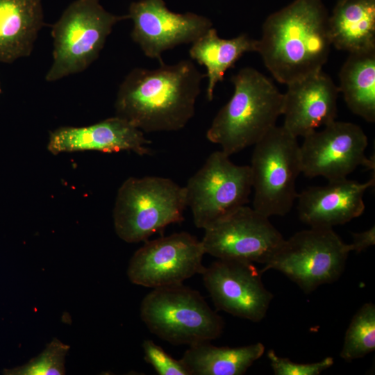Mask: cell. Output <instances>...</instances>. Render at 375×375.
Here are the masks:
<instances>
[{
  "label": "cell",
  "instance_id": "6da1fadb",
  "mask_svg": "<svg viewBox=\"0 0 375 375\" xmlns=\"http://www.w3.org/2000/svg\"><path fill=\"white\" fill-rule=\"evenodd\" d=\"M205 76L188 59L153 69L134 68L119 87L115 115L143 133L181 130L194 115Z\"/></svg>",
  "mask_w": 375,
  "mask_h": 375
},
{
  "label": "cell",
  "instance_id": "7a4b0ae2",
  "mask_svg": "<svg viewBox=\"0 0 375 375\" xmlns=\"http://www.w3.org/2000/svg\"><path fill=\"white\" fill-rule=\"evenodd\" d=\"M328 19L322 0H295L266 19L256 52L278 82L322 70L332 46Z\"/></svg>",
  "mask_w": 375,
  "mask_h": 375
},
{
  "label": "cell",
  "instance_id": "3957f363",
  "mask_svg": "<svg viewBox=\"0 0 375 375\" xmlns=\"http://www.w3.org/2000/svg\"><path fill=\"white\" fill-rule=\"evenodd\" d=\"M231 81L233 94L206 132V138L229 156L254 145L276 126L283 99V93L252 67L241 69Z\"/></svg>",
  "mask_w": 375,
  "mask_h": 375
},
{
  "label": "cell",
  "instance_id": "277c9868",
  "mask_svg": "<svg viewBox=\"0 0 375 375\" xmlns=\"http://www.w3.org/2000/svg\"><path fill=\"white\" fill-rule=\"evenodd\" d=\"M185 188L170 178L130 177L119 187L113 208L116 234L128 243L145 242L169 224L183 221Z\"/></svg>",
  "mask_w": 375,
  "mask_h": 375
},
{
  "label": "cell",
  "instance_id": "5b68a950",
  "mask_svg": "<svg viewBox=\"0 0 375 375\" xmlns=\"http://www.w3.org/2000/svg\"><path fill=\"white\" fill-rule=\"evenodd\" d=\"M140 317L153 334L174 345L210 342L224 326L201 294L183 283L152 289L141 302Z\"/></svg>",
  "mask_w": 375,
  "mask_h": 375
},
{
  "label": "cell",
  "instance_id": "8992f818",
  "mask_svg": "<svg viewBox=\"0 0 375 375\" xmlns=\"http://www.w3.org/2000/svg\"><path fill=\"white\" fill-rule=\"evenodd\" d=\"M128 19L108 12L99 0H76L52 26L53 61L46 74L54 82L85 70L99 57L113 26Z\"/></svg>",
  "mask_w": 375,
  "mask_h": 375
},
{
  "label": "cell",
  "instance_id": "52a82bcc",
  "mask_svg": "<svg viewBox=\"0 0 375 375\" xmlns=\"http://www.w3.org/2000/svg\"><path fill=\"white\" fill-rule=\"evenodd\" d=\"M297 138L275 126L254 144L251 165L253 208L265 216H284L298 194L296 180L301 173Z\"/></svg>",
  "mask_w": 375,
  "mask_h": 375
},
{
  "label": "cell",
  "instance_id": "ba28073f",
  "mask_svg": "<svg viewBox=\"0 0 375 375\" xmlns=\"http://www.w3.org/2000/svg\"><path fill=\"white\" fill-rule=\"evenodd\" d=\"M351 252L333 228H312L284 240L273 258L260 269L277 270L308 294L324 284L336 281Z\"/></svg>",
  "mask_w": 375,
  "mask_h": 375
},
{
  "label": "cell",
  "instance_id": "9c48e42d",
  "mask_svg": "<svg viewBox=\"0 0 375 375\" xmlns=\"http://www.w3.org/2000/svg\"><path fill=\"white\" fill-rule=\"evenodd\" d=\"M184 188L194 224L205 229L248 203L252 190L250 167L236 165L222 150L216 151Z\"/></svg>",
  "mask_w": 375,
  "mask_h": 375
},
{
  "label": "cell",
  "instance_id": "30bf717a",
  "mask_svg": "<svg viewBox=\"0 0 375 375\" xmlns=\"http://www.w3.org/2000/svg\"><path fill=\"white\" fill-rule=\"evenodd\" d=\"M203 230L201 241L206 254L263 265L273 258L285 240L269 217L246 205Z\"/></svg>",
  "mask_w": 375,
  "mask_h": 375
},
{
  "label": "cell",
  "instance_id": "8fae6325",
  "mask_svg": "<svg viewBox=\"0 0 375 375\" xmlns=\"http://www.w3.org/2000/svg\"><path fill=\"white\" fill-rule=\"evenodd\" d=\"M202 242L187 232L146 240L132 256L127 269L130 281L149 288L181 284L205 267Z\"/></svg>",
  "mask_w": 375,
  "mask_h": 375
},
{
  "label": "cell",
  "instance_id": "7c38bea8",
  "mask_svg": "<svg viewBox=\"0 0 375 375\" xmlns=\"http://www.w3.org/2000/svg\"><path fill=\"white\" fill-rule=\"evenodd\" d=\"M303 138L301 167L308 177L322 176L329 182L346 178L359 166L374 169V158L365 155L367 137L357 124L335 120Z\"/></svg>",
  "mask_w": 375,
  "mask_h": 375
},
{
  "label": "cell",
  "instance_id": "4fadbf2b",
  "mask_svg": "<svg viewBox=\"0 0 375 375\" xmlns=\"http://www.w3.org/2000/svg\"><path fill=\"white\" fill-rule=\"evenodd\" d=\"M201 274L218 310L253 322L264 319L273 294L265 287L255 263L217 258Z\"/></svg>",
  "mask_w": 375,
  "mask_h": 375
},
{
  "label": "cell",
  "instance_id": "5bb4252c",
  "mask_svg": "<svg viewBox=\"0 0 375 375\" xmlns=\"http://www.w3.org/2000/svg\"><path fill=\"white\" fill-rule=\"evenodd\" d=\"M128 19L133 22L131 39L150 58L163 62L164 51L193 43L209 28L211 21L192 12L170 11L163 0H140L131 3Z\"/></svg>",
  "mask_w": 375,
  "mask_h": 375
},
{
  "label": "cell",
  "instance_id": "9a60e30c",
  "mask_svg": "<svg viewBox=\"0 0 375 375\" xmlns=\"http://www.w3.org/2000/svg\"><path fill=\"white\" fill-rule=\"evenodd\" d=\"M287 85L283 126L292 135L305 137L335 120L339 88L322 70Z\"/></svg>",
  "mask_w": 375,
  "mask_h": 375
},
{
  "label": "cell",
  "instance_id": "2e32d148",
  "mask_svg": "<svg viewBox=\"0 0 375 375\" xmlns=\"http://www.w3.org/2000/svg\"><path fill=\"white\" fill-rule=\"evenodd\" d=\"M150 142L142 131L115 115L90 126L59 127L50 133L47 149L53 155L83 151H127L144 156L150 153L147 147Z\"/></svg>",
  "mask_w": 375,
  "mask_h": 375
},
{
  "label": "cell",
  "instance_id": "e0dca14e",
  "mask_svg": "<svg viewBox=\"0 0 375 375\" xmlns=\"http://www.w3.org/2000/svg\"><path fill=\"white\" fill-rule=\"evenodd\" d=\"M374 177L365 183L347 178L310 187L298 194L297 210L302 222L312 228H333L360 216L365 208V191Z\"/></svg>",
  "mask_w": 375,
  "mask_h": 375
},
{
  "label": "cell",
  "instance_id": "ac0fdd59",
  "mask_svg": "<svg viewBox=\"0 0 375 375\" xmlns=\"http://www.w3.org/2000/svg\"><path fill=\"white\" fill-rule=\"evenodd\" d=\"M43 24L42 0H0V62L30 56Z\"/></svg>",
  "mask_w": 375,
  "mask_h": 375
},
{
  "label": "cell",
  "instance_id": "d6986e66",
  "mask_svg": "<svg viewBox=\"0 0 375 375\" xmlns=\"http://www.w3.org/2000/svg\"><path fill=\"white\" fill-rule=\"evenodd\" d=\"M328 26L337 49L349 53L375 51V0H340Z\"/></svg>",
  "mask_w": 375,
  "mask_h": 375
},
{
  "label": "cell",
  "instance_id": "ffe728a7",
  "mask_svg": "<svg viewBox=\"0 0 375 375\" xmlns=\"http://www.w3.org/2000/svg\"><path fill=\"white\" fill-rule=\"evenodd\" d=\"M256 40L242 33L231 39L219 37L215 28L211 27L192 43L189 50L192 60L203 65L208 77L206 97L213 98L217 84L222 81L225 72L247 52H256Z\"/></svg>",
  "mask_w": 375,
  "mask_h": 375
},
{
  "label": "cell",
  "instance_id": "44dd1931",
  "mask_svg": "<svg viewBox=\"0 0 375 375\" xmlns=\"http://www.w3.org/2000/svg\"><path fill=\"white\" fill-rule=\"evenodd\" d=\"M264 352L260 342L229 347L206 342L190 346L181 360L191 375H242Z\"/></svg>",
  "mask_w": 375,
  "mask_h": 375
},
{
  "label": "cell",
  "instance_id": "7402d4cb",
  "mask_svg": "<svg viewBox=\"0 0 375 375\" xmlns=\"http://www.w3.org/2000/svg\"><path fill=\"white\" fill-rule=\"evenodd\" d=\"M339 90L349 110L375 121V51L349 53L340 73Z\"/></svg>",
  "mask_w": 375,
  "mask_h": 375
},
{
  "label": "cell",
  "instance_id": "603a6c76",
  "mask_svg": "<svg viewBox=\"0 0 375 375\" xmlns=\"http://www.w3.org/2000/svg\"><path fill=\"white\" fill-rule=\"evenodd\" d=\"M375 350V305L363 304L352 317L346 331L340 357L347 362Z\"/></svg>",
  "mask_w": 375,
  "mask_h": 375
},
{
  "label": "cell",
  "instance_id": "cb8c5ba5",
  "mask_svg": "<svg viewBox=\"0 0 375 375\" xmlns=\"http://www.w3.org/2000/svg\"><path fill=\"white\" fill-rule=\"evenodd\" d=\"M70 347L53 338L38 356L27 363L11 369H5L6 375H63L65 362Z\"/></svg>",
  "mask_w": 375,
  "mask_h": 375
},
{
  "label": "cell",
  "instance_id": "d4e9b609",
  "mask_svg": "<svg viewBox=\"0 0 375 375\" xmlns=\"http://www.w3.org/2000/svg\"><path fill=\"white\" fill-rule=\"evenodd\" d=\"M145 361L159 375H191L181 359L176 360L160 346L151 340H144L142 344Z\"/></svg>",
  "mask_w": 375,
  "mask_h": 375
},
{
  "label": "cell",
  "instance_id": "484cf974",
  "mask_svg": "<svg viewBox=\"0 0 375 375\" xmlns=\"http://www.w3.org/2000/svg\"><path fill=\"white\" fill-rule=\"evenodd\" d=\"M267 357L275 375H319L334 362L333 358L326 357L316 362L298 363L277 356L272 349L267 352Z\"/></svg>",
  "mask_w": 375,
  "mask_h": 375
},
{
  "label": "cell",
  "instance_id": "4316f807",
  "mask_svg": "<svg viewBox=\"0 0 375 375\" xmlns=\"http://www.w3.org/2000/svg\"><path fill=\"white\" fill-rule=\"evenodd\" d=\"M352 242L349 244L351 251L360 253L375 244V227L359 232L352 233Z\"/></svg>",
  "mask_w": 375,
  "mask_h": 375
},
{
  "label": "cell",
  "instance_id": "83f0119b",
  "mask_svg": "<svg viewBox=\"0 0 375 375\" xmlns=\"http://www.w3.org/2000/svg\"><path fill=\"white\" fill-rule=\"evenodd\" d=\"M1 92H2V90H1V83H0V94L1 93Z\"/></svg>",
  "mask_w": 375,
  "mask_h": 375
}]
</instances>
